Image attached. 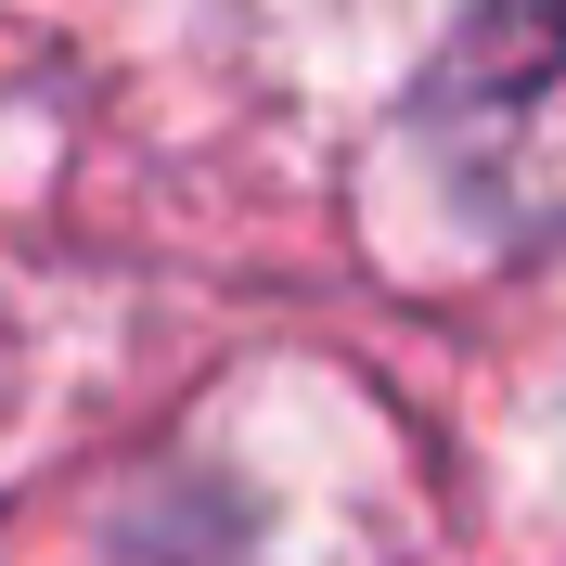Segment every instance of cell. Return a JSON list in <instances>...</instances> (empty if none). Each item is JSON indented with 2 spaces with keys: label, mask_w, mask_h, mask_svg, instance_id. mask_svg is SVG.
<instances>
[{
  "label": "cell",
  "mask_w": 566,
  "mask_h": 566,
  "mask_svg": "<svg viewBox=\"0 0 566 566\" xmlns=\"http://www.w3.org/2000/svg\"><path fill=\"white\" fill-rule=\"evenodd\" d=\"M424 155L490 232L566 245V0H476L451 27L424 65Z\"/></svg>",
  "instance_id": "6da1fadb"
}]
</instances>
